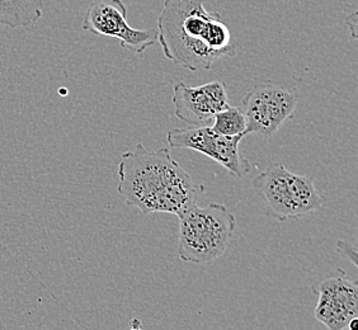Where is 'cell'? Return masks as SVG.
<instances>
[{
  "label": "cell",
  "instance_id": "4fadbf2b",
  "mask_svg": "<svg viewBox=\"0 0 358 330\" xmlns=\"http://www.w3.org/2000/svg\"><path fill=\"white\" fill-rule=\"evenodd\" d=\"M347 22H348V23H351L352 37H353V38H356V37H357V32H356V29H355V28L357 26V13L352 14L351 17H348V18H347Z\"/></svg>",
  "mask_w": 358,
  "mask_h": 330
},
{
  "label": "cell",
  "instance_id": "8992f818",
  "mask_svg": "<svg viewBox=\"0 0 358 330\" xmlns=\"http://www.w3.org/2000/svg\"><path fill=\"white\" fill-rule=\"evenodd\" d=\"M243 138V135L224 136L215 132L211 126L176 129L166 134V141L171 148L191 149L205 154L236 178H243L252 171L250 163L241 157L239 146Z\"/></svg>",
  "mask_w": 358,
  "mask_h": 330
},
{
  "label": "cell",
  "instance_id": "6da1fadb",
  "mask_svg": "<svg viewBox=\"0 0 358 330\" xmlns=\"http://www.w3.org/2000/svg\"><path fill=\"white\" fill-rule=\"evenodd\" d=\"M117 174V192L129 206L144 215L178 216L203 192V186L193 182L166 146L152 152L143 144L136 145L134 150L122 154Z\"/></svg>",
  "mask_w": 358,
  "mask_h": 330
},
{
  "label": "cell",
  "instance_id": "3957f363",
  "mask_svg": "<svg viewBox=\"0 0 358 330\" xmlns=\"http://www.w3.org/2000/svg\"><path fill=\"white\" fill-rule=\"evenodd\" d=\"M178 217V255L182 261L203 264L225 254L236 227V219L227 206L194 203Z\"/></svg>",
  "mask_w": 358,
  "mask_h": 330
},
{
  "label": "cell",
  "instance_id": "8fae6325",
  "mask_svg": "<svg viewBox=\"0 0 358 330\" xmlns=\"http://www.w3.org/2000/svg\"><path fill=\"white\" fill-rule=\"evenodd\" d=\"M210 126L215 132L224 136H245L244 132L247 129V118L241 108L227 106V108L215 115L213 124Z\"/></svg>",
  "mask_w": 358,
  "mask_h": 330
},
{
  "label": "cell",
  "instance_id": "277c9868",
  "mask_svg": "<svg viewBox=\"0 0 358 330\" xmlns=\"http://www.w3.org/2000/svg\"><path fill=\"white\" fill-rule=\"evenodd\" d=\"M252 186L275 220L297 219L315 213L323 205V197L313 179L289 172L281 163L269 165L266 172L252 180Z\"/></svg>",
  "mask_w": 358,
  "mask_h": 330
},
{
  "label": "cell",
  "instance_id": "ba28073f",
  "mask_svg": "<svg viewBox=\"0 0 358 330\" xmlns=\"http://www.w3.org/2000/svg\"><path fill=\"white\" fill-rule=\"evenodd\" d=\"M337 277L325 278L313 286L317 295L315 317L327 329L343 330L358 317L357 281L341 271Z\"/></svg>",
  "mask_w": 358,
  "mask_h": 330
},
{
  "label": "cell",
  "instance_id": "30bf717a",
  "mask_svg": "<svg viewBox=\"0 0 358 330\" xmlns=\"http://www.w3.org/2000/svg\"><path fill=\"white\" fill-rule=\"evenodd\" d=\"M43 13V0H0V24L24 27L38 21Z\"/></svg>",
  "mask_w": 358,
  "mask_h": 330
},
{
  "label": "cell",
  "instance_id": "7a4b0ae2",
  "mask_svg": "<svg viewBox=\"0 0 358 330\" xmlns=\"http://www.w3.org/2000/svg\"><path fill=\"white\" fill-rule=\"evenodd\" d=\"M157 29L166 59L189 71L210 70L236 54L227 23L206 10L205 0H166Z\"/></svg>",
  "mask_w": 358,
  "mask_h": 330
},
{
  "label": "cell",
  "instance_id": "52a82bcc",
  "mask_svg": "<svg viewBox=\"0 0 358 330\" xmlns=\"http://www.w3.org/2000/svg\"><path fill=\"white\" fill-rule=\"evenodd\" d=\"M84 31L93 35L115 37L126 50L143 55L158 42V29H138L127 22V8L122 0H99L84 15Z\"/></svg>",
  "mask_w": 358,
  "mask_h": 330
},
{
  "label": "cell",
  "instance_id": "5b68a950",
  "mask_svg": "<svg viewBox=\"0 0 358 330\" xmlns=\"http://www.w3.org/2000/svg\"><path fill=\"white\" fill-rule=\"evenodd\" d=\"M299 103V90L272 82L257 84L241 101L247 118L245 136L259 134L271 138L283 124L294 116Z\"/></svg>",
  "mask_w": 358,
  "mask_h": 330
},
{
  "label": "cell",
  "instance_id": "7c38bea8",
  "mask_svg": "<svg viewBox=\"0 0 358 330\" xmlns=\"http://www.w3.org/2000/svg\"><path fill=\"white\" fill-rule=\"evenodd\" d=\"M337 250L345 259L351 261L352 264L355 267H357V249H356V247H353L352 244L347 243V241H338Z\"/></svg>",
  "mask_w": 358,
  "mask_h": 330
},
{
  "label": "cell",
  "instance_id": "9c48e42d",
  "mask_svg": "<svg viewBox=\"0 0 358 330\" xmlns=\"http://www.w3.org/2000/svg\"><path fill=\"white\" fill-rule=\"evenodd\" d=\"M176 117L189 126H210L215 115L229 104L227 87L220 80L189 87L178 82L173 85Z\"/></svg>",
  "mask_w": 358,
  "mask_h": 330
}]
</instances>
